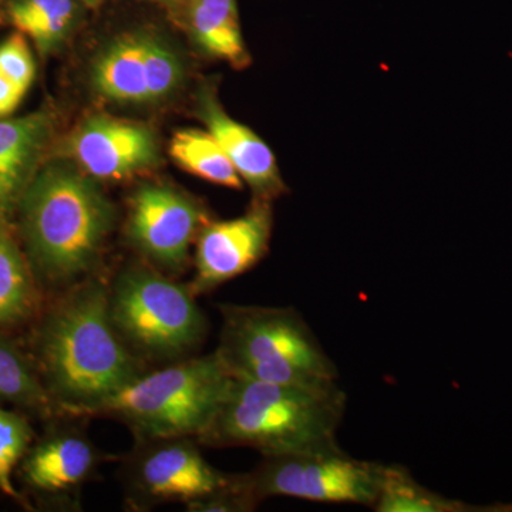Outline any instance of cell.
<instances>
[{
    "mask_svg": "<svg viewBox=\"0 0 512 512\" xmlns=\"http://www.w3.org/2000/svg\"><path fill=\"white\" fill-rule=\"evenodd\" d=\"M56 419L33 441L16 476L43 507L77 510L83 487L99 470L103 454L79 424Z\"/></svg>",
    "mask_w": 512,
    "mask_h": 512,
    "instance_id": "12",
    "label": "cell"
},
{
    "mask_svg": "<svg viewBox=\"0 0 512 512\" xmlns=\"http://www.w3.org/2000/svg\"><path fill=\"white\" fill-rule=\"evenodd\" d=\"M148 2L158 3V5H163L170 10L173 6L177 5L178 0H148Z\"/></svg>",
    "mask_w": 512,
    "mask_h": 512,
    "instance_id": "26",
    "label": "cell"
},
{
    "mask_svg": "<svg viewBox=\"0 0 512 512\" xmlns=\"http://www.w3.org/2000/svg\"><path fill=\"white\" fill-rule=\"evenodd\" d=\"M210 220L204 204L188 192L144 181L128 195L124 234L144 262L177 278L187 271L192 242Z\"/></svg>",
    "mask_w": 512,
    "mask_h": 512,
    "instance_id": "9",
    "label": "cell"
},
{
    "mask_svg": "<svg viewBox=\"0 0 512 512\" xmlns=\"http://www.w3.org/2000/svg\"><path fill=\"white\" fill-rule=\"evenodd\" d=\"M80 2H82L87 9H94L99 8V6L101 5V3L104 2V0H80Z\"/></svg>",
    "mask_w": 512,
    "mask_h": 512,
    "instance_id": "27",
    "label": "cell"
},
{
    "mask_svg": "<svg viewBox=\"0 0 512 512\" xmlns=\"http://www.w3.org/2000/svg\"><path fill=\"white\" fill-rule=\"evenodd\" d=\"M272 232V201L252 198L239 217L208 221L195 239L192 293L198 298L255 268L268 254Z\"/></svg>",
    "mask_w": 512,
    "mask_h": 512,
    "instance_id": "13",
    "label": "cell"
},
{
    "mask_svg": "<svg viewBox=\"0 0 512 512\" xmlns=\"http://www.w3.org/2000/svg\"><path fill=\"white\" fill-rule=\"evenodd\" d=\"M25 96L26 93L23 90H20L18 86L10 82L8 77L0 73V119L12 116L18 110Z\"/></svg>",
    "mask_w": 512,
    "mask_h": 512,
    "instance_id": "25",
    "label": "cell"
},
{
    "mask_svg": "<svg viewBox=\"0 0 512 512\" xmlns=\"http://www.w3.org/2000/svg\"><path fill=\"white\" fill-rule=\"evenodd\" d=\"M168 151L175 163L195 177L231 190L244 188V181L227 154L207 130L175 131Z\"/></svg>",
    "mask_w": 512,
    "mask_h": 512,
    "instance_id": "21",
    "label": "cell"
},
{
    "mask_svg": "<svg viewBox=\"0 0 512 512\" xmlns=\"http://www.w3.org/2000/svg\"><path fill=\"white\" fill-rule=\"evenodd\" d=\"M55 111L0 119V220L13 221L20 201L56 140Z\"/></svg>",
    "mask_w": 512,
    "mask_h": 512,
    "instance_id": "15",
    "label": "cell"
},
{
    "mask_svg": "<svg viewBox=\"0 0 512 512\" xmlns=\"http://www.w3.org/2000/svg\"><path fill=\"white\" fill-rule=\"evenodd\" d=\"M376 512H512V504L476 505L434 493L399 464L383 467Z\"/></svg>",
    "mask_w": 512,
    "mask_h": 512,
    "instance_id": "19",
    "label": "cell"
},
{
    "mask_svg": "<svg viewBox=\"0 0 512 512\" xmlns=\"http://www.w3.org/2000/svg\"><path fill=\"white\" fill-rule=\"evenodd\" d=\"M384 464L349 456L338 443L262 456L261 463L239 474L242 487L256 503L288 497L313 503L356 504L375 507Z\"/></svg>",
    "mask_w": 512,
    "mask_h": 512,
    "instance_id": "8",
    "label": "cell"
},
{
    "mask_svg": "<svg viewBox=\"0 0 512 512\" xmlns=\"http://www.w3.org/2000/svg\"><path fill=\"white\" fill-rule=\"evenodd\" d=\"M86 9L80 0H8L5 15L46 59L67 45Z\"/></svg>",
    "mask_w": 512,
    "mask_h": 512,
    "instance_id": "18",
    "label": "cell"
},
{
    "mask_svg": "<svg viewBox=\"0 0 512 512\" xmlns=\"http://www.w3.org/2000/svg\"><path fill=\"white\" fill-rule=\"evenodd\" d=\"M119 211L101 181L69 158L49 156L20 201L13 224L37 284L55 296L100 274Z\"/></svg>",
    "mask_w": 512,
    "mask_h": 512,
    "instance_id": "2",
    "label": "cell"
},
{
    "mask_svg": "<svg viewBox=\"0 0 512 512\" xmlns=\"http://www.w3.org/2000/svg\"><path fill=\"white\" fill-rule=\"evenodd\" d=\"M187 77L181 47L151 26L107 37L87 66V84L96 99L131 109L171 103L183 92Z\"/></svg>",
    "mask_w": 512,
    "mask_h": 512,
    "instance_id": "7",
    "label": "cell"
},
{
    "mask_svg": "<svg viewBox=\"0 0 512 512\" xmlns=\"http://www.w3.org/2000/svg\"><path fill=\"white\" fill-rule=\"evenodd\" d=\"M35 439V430L25 414L0 407V493L22 507H29V501L16 488L13 478Z\"/></svg>",
    "mask_w": 512,
    "mask_h": 512,
    "instance_id": "22",
    "label": "cell"
},
{
    "mask_svg": "<svg viewBox=\"0 0 512 512\" xmlns=\"http://www.w3.org/2000/svg\"><path fill=\"white\" fill-rule=\"evenodd\" d=\"M0 73L28 93L36 77V62L29 40L15 32L0 43Z\"/></svg>",
    "mask_w": 512,
    "mask_h": 512,
    "instance_id": "23",
    "label": "cell"
},
{
    "mask_svg": "<svg viewBox=\"0 0 512 512\" xmlns=\"http://www.w3.org/2000/svg\"><path fill=\"white\" fill-rule=\"evenodd\" d=\"M109 315L121 342L147 367L194 356L210 328L190 286L143 259L109 281Z\"/></svg>",
    "mask_w": 512,
    "mask_h": 512,
    "instance_id": "4",
    "label": "cell"
},
{
    "mask_svg": "<svg viewBox=\"0 0 512 512\" xmlns=\"http://www.w3.org/2000/svg\"><path fill=\"white\" fill-rule=\"evenodd\" d=\"M0 399L50 421L59 417L26 346L0 330Z\"/></svg>",
    "mask_w": 512,
    "mask_h": 512,
    "instance_id": "20",
    "label": "cell"
},
{
    "mask_svg": "<svg viewBox=\"0 0 512 512\" xmlns=\"http://www.w3.org/2000/svg\"><path fill=\"white\" fill-rule=\"evenodd\" d=\"M194 114L227 154L254 200L274 202L288 192L274 151L251 127L229 116L218 96L217 80L198 84Z\"/></svg>",
    "mask_w": 512,
    "mask_h": 512,
    "instance_id": "14",
    "label": "cell"
},
{
    "mask_svg": "<svg viewBox=\"0 0 512 512\" xmlns=\"http://www.w3.org/2000/svg\"><path fill=\"white\" fill-rule=\"evenodd\" d=\"M192 437L136 440L124 460L127 501L134 510L188 504L231 483L232 474L208 463Z\"/></svg>",
    "mask_w": 512,
    "mask_h": 512,
    "instance_id": "10",
    "label": "cell"
},
{
    "mask_svg": "<svg viewBox=\"0 0 512 512\" xmlns=\"http://www.w3.org/2000/svg\"><path fill=\"white\" fill-rule=\"evenodd\" d=\"M258 505L242 487L239 474H232L231 483L214 493L185 504V510L191 512H249L254 511Z\"/></svg>",
    "mask_w": 512,
    "mask_h": 512,
    "instance_id": "24",
    "label": "cell"
},
{
    "mask_svg": "<svg viewBox=\"0 0 512 512\" xmlns=\"http://www.w3.org/2000/svg\"><path fill=\"white\" fill-rule=\"evenodd\" d=\"M3 3H5V0H0V6H2Z\"/></svg>",
    "mask_w": 512,
    "mask_h": 512,
    "instance_id": "28",
    "label": "cell"
},
{
    "mask_svg": "<svg viewBox=\"0 0 512 512\" xmlns=\"http://www.w3.org/2000/svg\"><path fill=\"white\" fill-rule=\"evenodd\" d=\"M168 12L184 30L195 52L235 70L251 66L237 0H178Z\"/></svg>",
    "mask_w": 512,
    "mask_h": 512,
    "instance_id": "16",
    "label": "cell"
},
{
    "mask_svg": "<svg viewBox=\"0 0 512 512\" xmlns=\"http://www.w3.org/2000/svg\"><path fill=\"white\" fill-rule=\"evenodd\" d=\"M50 156L69 158L99 181H120L163 164L156 128L106 113L84 116Z\"/></svg>",
    "mask_w": 512,
    "mask_h": 512,
    "instance_id": "11",
    "label": "cell"
},
{
    "mask_svg": "<svg viewBox=\"0 0 512 512\" xmlns=\"http://www.w3.org/2000/svg\"><path fill=\"white\" fill-rule=\"evenodd\" d=\"M346 410L338 383L298 386L232 376L201 447H248L262 456L298 453L336 443Z\"/></svg>",
    "mask_w": 512,
    "mask_h": 512,
    "instance_id": "3",
    "label": "cell"
},
{
    "mask_svg": "<svg viewBox=\"0 0 512 512\" xmlns=\"http://www.w3.org/2000/svg\"><path fill=\"white\" fill-rule=\"evenodd\" d=\"M59 417L82 419L146 373L109 315V281L97 274L52 296L26 345Z\"/></svg>",
    "mask_w": 512,
    "mask_h": 512,
    "instance_id": "1",
    "label": "cell"
},
{
    "mask_svg": "<svg viewBox=\"0 0 512 512\" xmlns=\"http://www.w3.org/2000/svg\"><path fill=\"white\" fill-rule=\"evenodd\" d=\"M232 375L214 352L147 370L106 400L94 416L121 421L136 440L192 437L210 426Z\"/></svg>",
    "mask_w": 512,
    "mask_h": 512,
    "instance_id": "5",
    "label": "cell"
},
{
    "mask_svg": "<svg viewBox=\"0 0 512 512\" xmlns=\"http://www.w3.org/2000/svg\"><path fill=\"white\" fill-rule=\"evenodd\" d=\"M220 312L215 353L232 376L298 386L338 383V367L296 309L225 303Z\"/></svg>",
    "mask_w": 512,
    "mask_h": 512,
    "instance_id": "6",
    "label": "cell"
},
{
    "mask_svg": "<svg viewBox=\"0 0 512 512\" xmlns=\"http://www.w3.org/2000/svg\"><path fill=\"white\" fill-rule=\"evenodd\" d=\"M45 293L10 220H0V330L30 325L42 311Z\"/></svg>",
    "mask_w": 512,
    "mask_h": 512,
    "instance_id": "17",
    "label": "cell"
}]
</instances>
